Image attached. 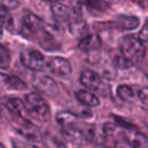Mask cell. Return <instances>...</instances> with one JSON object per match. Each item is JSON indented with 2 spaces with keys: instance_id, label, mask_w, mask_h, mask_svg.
<instances>
[{
  "instance_id": "1",
  "label": "cell",
  "mask_w": 148,
  "mask_h": 148,
  "mask_svg": "<svg viewBox=\"0 0 148 148\" xmlns=\"http://www.w3.org/2000/svg\"><path fill=\"white\" fill-rule=\"evenodd\" d=\"M27 119L36 123H46L51 117V110L47 102L38 92H29L24 97Z\"/></svg>"
},
{
  "instance_id": "2",
  "label": "cell",
  "mask_w": 148,
  "mask_h": 148,
  "mask_svg": "<svg viewBox=\"0 0 148 148\" xmlns=\"http://www.w3.org/2000/svg\"><path fill=\"white\" fill-rule=\"evenodd\" d=\"M119 49H120V53L133 64L140 62L146 56L145 44L138 37L134 36L123 37L119 43Z\"/></svg>"
},
{
  "instance_id": "3",
  "label": "cell",
  "mask_w": 148,
  "mask_h": 148,
  "mask_svg": "<svg viewBox=\"0 0 148 148\" xmlns=\"http://www.w3.org/2000/svg\"><path fill=\"white\" fill-rule=\"evenodd\" d=\"M10 125L17 134H20L23 139L28 141L39 142L43 139V134L39 132L38 127L24 117L13 116L10 119Z\"/></svg>"
},
{
  "instance_id": "4",
  "label": "cell",
  "mask_w": 148,
  "mask_h": 148,
  "mask_svg": "<svg viewBox=\"0 0 148 148\" xmlns=\"http://www.w3.org/2000/svg\"><path fill=\"white\" fill-rule=\"evenodd\" d=\"M20 60L24 67L35 73H42L47 69V59L35 49L23 50L20 53Z\"/></svg>"
},
{
  "instance_id": "5",
  "label": "cell",
  "mask_w": 148,
  "mask_h": 148,
  "mask_svg": "<svg viewBox=\"0 0 148 148\" xmlns=\"http://www.w3.org/2000/svg\"><path fill=\"white\" fill-rule=\"evenodd\" d=\"M34 88L40 94L46 96H56L58 92V86L54 79H52L50 75L42 73H36L31 79Z\"/></svg>"
},
{
  "instance_id": "6",
  "label": "cell",
  "mask_w": 148,
  "mask_h": 148,
  "mask_svg": "<svg viewBox=\"0 0 148 148\" xmlns=\"http://www.w3.org/2000/svg\"><path fill=\"white\" fill-rule=\"evenodd\" d=\"M121 126L120 138L130 148H148V136L130 126Z\"/></svg>"
},
{
  "instance_id": "7",
  "label": "cell",
  "mask_w": 148,
  "mask_h": 148,
  "mask_svg": "<svg viewBox=\"0 0 148 148\" xmlns=\"http://www.w3.org/2000/svg\"><path fill=\"white\" fill-rule=\"evenodd\" d=\"M46 71L57 77L66 79L72 74V65L67 59L62 57H52L47 59Z\"/></svg>"
},
{
  "instance_id": "8",
  "label": "cell",
  "mask_w": 148,
  "mask_h": 148,
  "mask_svg": "<svg viewBox=\"0 0 148 148\" xmlns=\"http://www.w3.org/2000/svg\"><path fill=\"white\" fill-rule=\"evenodd\" d=\"M79 49L82 52L89 54V57L94 56L99 60V53L102 49V39L98 35H88L79 40Z\"/></svg>"
},
{
  "instance_id": "9",
  "label": "cell",
  "mask_w": 148,
  "mask_h": 148,
  "mask_svg": "<svg viewBox=\"0 0 148 148\" xmlns=\"http://www.w3.org/2000/svg\"><path fill=\"white\" fill-rule=\"evenodd\" d=\"M56 121L61 130H83L81 117L71 111H60L56 116Z\"/></svg>"
},
{
  "instance_id": "10",
  "label": "cell",
  "mask_w": 148,
  "mask_h": 148,
  "mask_svg": "<svg viewBox=\"0 0 148 148\" xmlns=\"http://www.w3.org/2000/svg\"><path fill=\"white\" fill-rule=\"evenodd\" d=\"M80 82L90 91H98L103 87V80L101 75L90 69L82 71L80 75Z\"/></svg>"
},
{
  "instance_id": "11",
  "label": "cell",
  "mask_w": 148,
  "mask_h": 148,
  "mask_svg": "<svg viewBox=\"0 0 148 148\" xmlns=\"http://www.w3.org/2000/svg\"><path fill=\"white\" fill-rule=\"evenodd\" d=\"M27 83L16 75H8L0 72V89L2 90H24Z\"/></svg>"
},
{
  "instance_id": "12",
  "label": "cell",
  "mask_w": 148,
  "mask_h": 148,
  "mask_svg": "<svg viewBox=\"0 0 148 148\" xmlns=\"http://www.w3.org/2000/svg\"><path fill=\"white\" fill-rule=\"evenodd\" d=\"M75 98L76 101L87 106V108H96L99 105V98L94 94L91 92L90 90L88 89H80V90H76L75 91Z\"/></svg>"
},
{
  "instance_id": "13",
  "label": "cell",
  "mask_w": 148,
  "mask_h": 148,
  "mask_svg": "<svg viewBox=\"0 0 148 148\" xmlns=\"http://www.w3.org/2000/svg\"><path fill=\"white\" fill-rule=\"evenodd\" d=\"M23 27L29 34H35L45 28L44 21L36 14L29 13L23 17Z\"/></svg>"
},
{
  "instance_id": "14",
  "label": "cell",
  "mask_w": 148,
  "mask_h": 148,
  "mask_svg": "<svg viewBox=\"0 0 148 148\" xmlns=\"http://www.w3.org/2000/svg\"><path fill=\"white\" fill-rule=\"evenodd\" d=\"M68 29L73 36L79 37L80 39L89 35V27H88L87 22L82 18H75V20L71 21L68 24Z\"/></svg>"
},
{
  "instance_id": "15",
  "label": "cell",
  "mask_w": 148,
  "mask_h": 148,
  "mask_svg": "<svg viewBox=\"0 0 148 148\" xmlns=\"http://www.w3.org/2000/svg\"><path fill=\"white\" fill-rule=\"evenodd\" d=\"M116 27H118L119 29L123 30H135L139 24L140 21L136 16H132V15H118L114 20Z\"/></svg>"
},
{
  "instance_id": "16",
  "label": "cell",
  "mask_w": 148,
  "mask_h": 148,
  "mask_svg": "<svg viewBox=\"0 0 148 148\" xmlns=\"http://www.w3.org/2000/svg\"><path fill=\"white\" fill-rule=\"evenodd\" d=\"M7 110L14 114V116H21L27 118V113H25V106H24V102L20 98H9L7 99V102L5 103Z\"/></svg>"
},
{
  "instance_id": "17",
  "label": "cell",
  "mask_w": 148,
  "mask_h": 148,
  "mask_svg": "<svg viewBox=\"0 0 148 148\" xmlns=\"http://www.w3.org/2000/svg\"><path fill=\"white\" fill-rule=\"evenodd\" d=\"M117 95L121 101L128 102V103H133L138 98V91L134 90L133 87L127 86V84L118 86L117 87Z\"/></svg>"
},
{
  "instance_id": "18",
  "label": "cell",
  "mask_w": 148,
  "mask_h": 148,
  "mask_svg": "<svg viewBox=\"0 0 148 148\" xmlns=\"http://www.w3.org/2000/svg\"><path fill=\"white\" fill-rule=\"evenodd\" d=\"M42 141H43V145L45 148H67L66 143L62 139H60L59 136L51 134L49 132L43 134Z\"/></svg>"
},
{
  "instance_id": "19",
  "label": "cell",
  "mask_w": 148,
  "mask_h": 148,
  "mask_svg": "<svg viewBox=\"0 0 148 148\" xmlns=\"http://www.w3.org/2000/svg\"><path fill=\"white\" fill-rule=\"evenodd\" d=\"M51 12L58 20H68L71 17V8L62 3H53L51 6Z\"/></svg>"
},
{
  "instance_id": "20",
  "label": "cell",
  "mask_w": 148,
  "mask_h": 148,
  "mask_svg": "<svg viewBox=\"0 0 148 148\" xmlns=\"http://www.w3.org/2000/svg\"><path fill=\"white\" fill-rule=\"evenodd\" d=\"M12 64V56L9 50L0 44V69H8Z\"/></svg>"
},
{
  "instance_id": "21",
  "label": "cell",
  "mask_w": 148,
  "mask_h": 148,
  "mask_svg": "<svg viewBox=\"0 0 148 148\" xmlns=\"http://www.w3.org/2000/svg\"><path fill=\"white\" fill-rule=\"evenodd\" d=\"M0 25L5 27L7 29H10L13 25V18H12L8 9L2 3H0Z\"/></svg>"
},
{
  "instance_id": "22",
  "label": "cell",
  "mask_w": 148,
  "mask_h": 148,
  "mask_svg": "<svg viewBox=\"0 0 148 148\" xmlns=\"http://www.w3.org/2000/svg\"><path fill=\"white\" fill-rule=\"evenodd\" d=\"M133 65L134 64L132 61H130L128 59H126L123 54L116 56L113 58V66L116 68H118V69H128V68L133 67Z\"/></svg>"
},
{
  "instance_id": "23",
  "label": "cell",
  "mask_w": 148,
  "mask_h": 148,
  "mask_svg": "<svg viewBox=\"0 0 148 148\" xmlns=\"http://www.w3.org/2000/svg\"><path fill=\"white\" fill-rule=\"evenodd\" d=\"M138 99L143 105V108L148 110V87H142L138 90Z\"/></svg>"
},
{
  "instance_id": "24",
  "label": "cell",
  "mask_w": 148,
  "mask_h": 148,
  "mask_svg": "<svg viewBox=\"0 0 148 148\" xmlns=\"http://www.w3.org/2000/svg\"><path fill=\"white\" fill-rule=\"evenodd\" d=\"M83 1L88 7L96 10H103L106 8V2L104 0H83Z\"/></svg>"
},
{
  "instance_id": "25",
  "label": "cell",
  "mask_w": 148,
  "mask_h": 148,
  "mask_svg": "<svg viewBox=\"0 0 148 148\" xmlns=\"http://www.w3.org/2000/svg\"><path fill=\"white\" fill-rule=\"evenodd\" d=\"M12 147L13 148H38L37 146H35L30 142H27V141H22L20 139H13Z\"/></svg>"
},
{
  "instance_id": "26",
  "label": "cell",
  "mask_w": 148,
  "mask_h": 148,
  "mask_svg": "<svg viewBox=\"0 0 148 148\" xmlns=\"http://www.w3.org/2000/svg\"><path fill=\"white\" fill-rule=\"evenodd\" d=\"M138 38L143 43V44H148V27H145L140 30Z\"/></svg>"
},
{
  "instance_id": "27",
  "label": "cell",
  "mask_w": 148,
  "mask_h": 148,
  "mask_svg": "<svg viewBox=\"0 0 148 148\" xmlns=\"http://www.w3.org/2000/svg\"><path fill=\"white\" fill-rule=\"evenodd\" d=\"M7 9L8 8H17L18 7V5H20V2L17 1V0H5V2L2 3Z\"/></svg>"
},
{
  "instance_id": "28",
  "label": "cell",
  "mask_w": 148,
  "mask_h": 148,
  "mask_svg": "<svg viewBox=\"0 0 148 148\" xmlns=\"http://www.w3.org/2000/svg\"><path fill=\"white\" fill-rule=\"evenodd\" d=\"M143 121H145V124L148 126V111L146 112V114H145V117H143Z\"/></svg>"
},
{
  "instance_id": "29",
  "label": "cell",
  "mask_w": 148,
  "mask_h": 148,
  "mask_svg": "<svg viewBox=\"0 0 148 148\" xmlns=\"http://www.w3.org/2000/svg\"><path fill=\"white\" fill-rule=\"evenodd\" d=\"M106 3H116V2H118L119 0H104Z\"/></svg>"
},
{
  "instance_id": "30",
  "label": "cell",
  "mask_w": 148,
  "mask_h": 148,
  "mask_svg": "<svg viewBox=\"0 0 148 148\" xmlns=\"http://www.w3.org/2000/svg\"><path fill=\"white\" fill-rule=\"evenodd\" d=\"M43 1H46V2H51V3H56V2H58L59 0H43Z\"/></svg>"
},
{
  "instance_id": "31",
  "label": "cell",
  "mask_w": 148,
  "mask_h": 148,
  "mask_svg": "<svg viewBox=\"0 0 148 148\" xmlns=\"http://www.w3.org/2000/svg\"><path fill=\"white\" fill-rule=\"evenodd\" d=\"M2 35H3V29H2V27L0 25V39L2 38Z\"/></svg>"
},
{
  "instance_id": "32",
  "label": "cell",
  "mask_w": 148,
  "mask_h": 148,
  "mask_svg": "<svg viewBox=\"0 0 148 148\" xmlns=\"http://www.w3.org/2000/svg\"><path fill=\"white\" fill-rule=\"evenodd\" d=\"M145 74H146V76H147V79H148V68L146 69V72H145Z\"/></svg>"
},
{
  "instance_id": "33",
  "label": "cell",
  "mask_w": 148,
  "mask_h": 148,
  "mask_svg": "<svg viewBox=\"0 0 148 148\" xmlns=\"http://www.w3.org/2000/svg\"><path fill=\"white\" fill-rule=\"evenodd\" d=\"M1 118H2V112H1V110H0V120H1Z\"/></svg>"
},
{
  "instance_id": "34",
  "label": "cell",
  "mask_w": 148,
  "mask_h": 148,
  "mask_svg": "<svg viewBox=\"0 0 148 148\" xmlns=\"http://www.w3.org/2000/svg\"><path fill=\"white\" fill-rule=\"evenodd\" d=\"M0 148H5V146H3L2 143H0Z\"/></svg>"
}]
</instances>
